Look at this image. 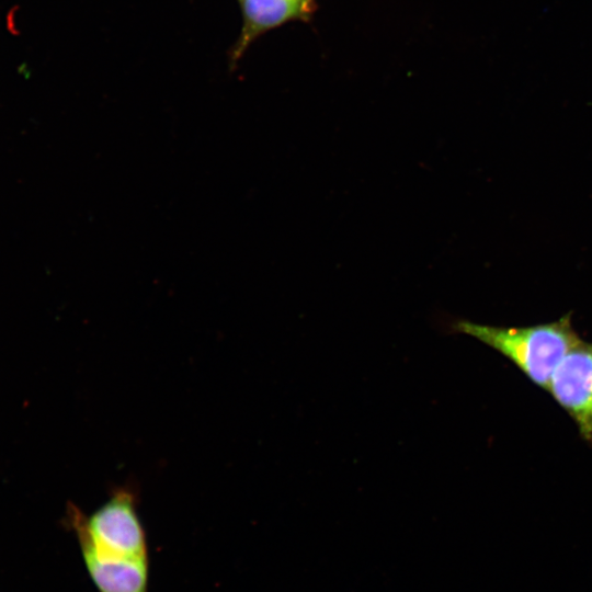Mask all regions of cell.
Here are the masks:
<instances>
[{
    "instance_id": "2",
    "label": "cell",
    "mask_w": 592,
    "mask_h": 592,
    "mask_svg": "<svg viewBox=\"0 0 592 592\" xmlns=\"http://www.w3.org/2000/svg\"><path fill=\"white\" fill-rule=\"evenodd\" d=\"M67 516L78 539L98 553L124 559H148L146 535L136 509L135 494L122 488L91 515L69 504Z\"/></svg>"
},
{
    "instance_id": "3",
    "label": "cell",
    "mask_w": 592,
    "mask_h": 592,
    "mask_svg": "<svg viewBox=\"0 0 592 592\" xmlns=\"http://www.w3.org/2000/svg\"><path fill=\"white\" fill-rule=\"evenodd\" d=\"M547 391L592 444V342L580 340L556 367Z\"/></svg>"
},
{
    "instance_id": "6",
    "label": "cell",
    "mask_w": 592,
    "mask_h": 592,
    "mask_svg": "<svg viewBox=\"0 0 592 592\" xmlns=\"http://www.w3.org/2000/svg\"><path fill=\"white\" fill-rule=\"evenodd\" d=\"M301 1H304L306 3H309V4H314V2H315V0H301Z\"/></svg>"
},
{
    "instance_id": "4",
    "label": "cell",
    "mask_w": 592,
    "mask_h": 592,
    "mask_svg": "<svg viewBox=\"0 0 592 592\" xmlns=\"http://www.w3.org/2000/svg\"><path fill=\"white\" fill-rule=\"evenodd\" d=\"M87 570L99 592H147L148 559H124L98 553L78 539Z\"/></svg>"
},
{
    "instance_id": "1",
    "label": "cell",
    "mask_w": 592,
    "mask_h": 592,
    "mask_svg": "<svg viewBox=\"0 0 592 592\" xmlns=\"http://www.w3.org/2000/svg\"><path fill=\"white\" fill-rule=\"evenodd\" d=\"M452 327L453 331L470 335L498 351L546 390L560 361L581 340L572 327L570 314L530 327H494L469 320H457Z\"/></svg>"
},
{
    "instance_id": "5",
    "label": "cell",
    "mask_w": 592,
    "mask_h": 592,
    "mask_svg": "<svg viewBox=\"0 0 592 592\" xmlns=\"http://www.w3.org/2000/svg\"><path fill=\"white\" fill-rule=\"evenodd\" d=\"M243 27L232 50L234 60L241 56L246 47L259 35L289 21L309 18L314 4L301 0H239Z\"/></svg>"
}]
</instances>
